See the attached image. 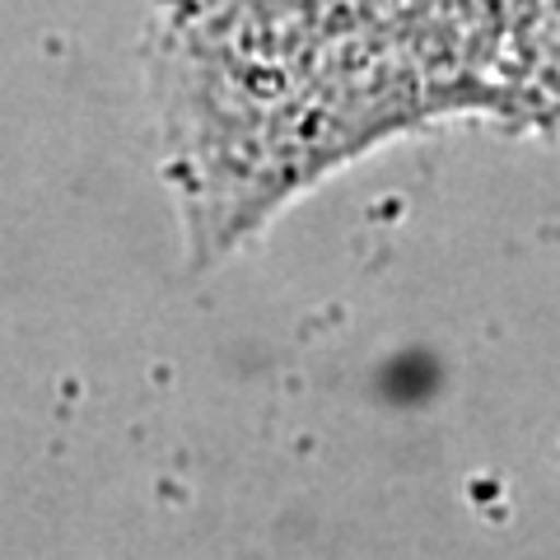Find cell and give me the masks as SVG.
I'll return each instance as SVG.
<instances>
[{
  "label": "cell",
  "instance_id": "6da1fadb",
  "mask_svg": "<svg viewBox=\"0 0 560 560\" xmlns=\"http://www.w3.org/2000/svg\"><path fill=\"white\" fill-rule=\"evenodd\" d=\"M458 0H164V117L191 230L238 238L323 168L434 103L463 108L430 33Z\"/></svg>",
  "mask_w": 560,
  "mask_h": 560
}]
</instances>
